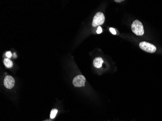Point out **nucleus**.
Segmentation results:
<instances>
[{
    "mask_svg": "<svg viewBox=\"0 0 162 121\" xmlns=\"http://www.w3.org/2000/svg\"><path fill=\"white\" fill-rule=\"evenodd\" d=\"M122 1H117V0L115 1L116 2H118V3H120V2H122Z\"/></svg>",
    "mask_w": 162,
    "mask_h": 121,
    "instance_id": "obj_13",
    "label": "nucleus"
},
{
    "mask_svg": "<svg viewBox=\"0 0 162 121\" xmlns=\"http://www.w3.org/2000/svg\"><path fill=\"white\" fill-rule=\"evenodd\" d=\"M139 47L142 50L145 51L147 52L150 53H154L156 51V47L153 44L149 42L143 41L140 43Z\"/></svg>",
    "mask_w": 162,
    "mask_h": 121,
    "instance_id": "obj_2",
    "label": "nucleus"
},
{
    "mask_svg": "<svg viewBox=\"0 0 162 121\" xmlns=\"http://www.w3.org/2000/svg\"><path fill=\"white\" fill-rule=\"evenodd\" d=\"M110 32L111 33L113 34H114V35H116V30L114 29V28H110Z\"/></svg>",
    "mask_w": 162,
    "mask_h": 121,
    "instance_id": "obj_11",
    "label": "nucleus"
},
{
    "mask_svg": "<svg viewBox=\"0 0 162 121\" xmlns=\"http://www.w3.org/2000/svg\"><path fill=\"white\" fill-rule=\"evenodd\" d=\"M102 32H103V30H102L101 27L100 26H99L98 28L97 31V33H98V34H100V33H101Z\"/></svg>",
    "mask_w": 162,
    "mask_h": 121,
    "instance_id": "obj_10",
    "label": "nucleus"
},
{
    "mask_svg": "<svg viewBox=\"0 0 162 121\" xmlns=\"http://www.w3.org/2000/svg\"><path fill=\"white\" fill-rule=\"evenodd\" d=\"M58 113V110L57 109H53L50 112V118L51 119H54L56 115V114Z\"/></svg>",
    "mask_w": 162,
    "mask_h": 121,
    "instance_id": "obj_8",
    "label": "nucleus"
},
{
    "mask_svg": "<svg viewBox=\"0 0 162 121\" xmlns=\"http://www.w3.org/2000/svg\"><path fill=\"white\" fill-rule=\"evenodd\" d=\"M105 21V17L104 14L102 12H98L96 13L94 17L92 26L93 27H96L97 26H100L103 24Z\"/></svg>",
    "mask_w": 162,
    "mask_h": 121,
    "instance_id": "obj_3",
    "label": "nucleus"
},
{
    "mask_svg": "<svg viewBox=\"0 0 162 121\" xmlns=\"http://www.w3.org/2000/svg\"><path fill=\"white\" fill-rule=\"evenodd\" d=\"M13 55H14V58H17V55H16V53H14Z\"/></svg>",
    "mask_w": 162,
    "mask_h": 121,
    "instance_id": "obj_12",
    "label": "nucleus"
},
{
    "mask_svg": "<svg viewBox=\"0 0 162 121\" xmlns=\"http://www.w3.org/2000/svg\"><path fill=\"white\" fill-rule=\"evenodd\" d=\"M86 79L83 75H78L75 77L73 79L72 83L75 87H81L85 85Z\"/></svg>",
    "mask_w": 162,
    "mask_h": 121,
    "instance_id": "obj_4",
    "label": "nucleus"
},
{
    "mask_svg": "<svg viewBox=\"0 0 162 121\" xmlns=\"http://www.w3.org/2000/svg\"><path fill=\"white\" fill-rule=\"evenodd\" d=\"M4 65L7 68H11L13 66V62L9 58L4 59Z\"/></svg>",
    "mask_w": 162,
    "mask_h": 121,
    "instance_id": "obj_7",
    "label": "nucleus"
},
{
    "mask_svg": "<svg viewBox=\"0 0 162 121\" xmlns=\"http://www.w3.org/2000/svg\"><path fill=\"white\" fill-rule=\"evenodd\" d=\"M4 84L6 88L11 89L15 85V80L12 77L10 76H6L4 78Z\"/></svg>",
    "mask_w": 162,
    "mask_h": 121,
    "instance_id": "obj_5",
    "label": "nucleus"
},
{
    "mask_svg": "<svg viewBox=\"0 0 162 121\" xmlns=\"http://www.w3.org/2000/svg\"><path fill=\"white\" fill-rule=\"evenodd\" d=\"M5 55L8 58H10L12 57V54H11V52L10 51H7L6 53H5Z\"/></svg>",
    "mask_w": 162,
    "mask_h": 121,
    "instance_id": "obj_9",
    "label": "nucleus"
},
{
    "mask_svg": "<svg viewBox=\"0 0 162 121\" xmlns=\"http://www.w3.org/2000/svg\"><path fill=\"white\" fill-rule=\"evenodd\" d=\"M104 60L101 57L96 58L93 61V65L96 68H100L102 66Z\"/></svg>",
    "mask_w": 162,
    "mask_h": 121,
    "instance_id": "obj_6",
    "label": "nucleus"
},
{
    "mask_svg": "<svg viewBox=\"0 0 162 121\" xmlns=\"http://www.w3.org/2000/svg\"><path fill=\"white\" fill-rule=\"evenodd\" d=\"M132 30L133 33L138 36H142L144 33V27L141 22L138 20L134 21L132 25Z\"/></svg>",
    "mask_w": 162,
    "mask_h": 121,
    "instance_id": "obj_1",
    "label": "nucleus"
}]
</instances>
